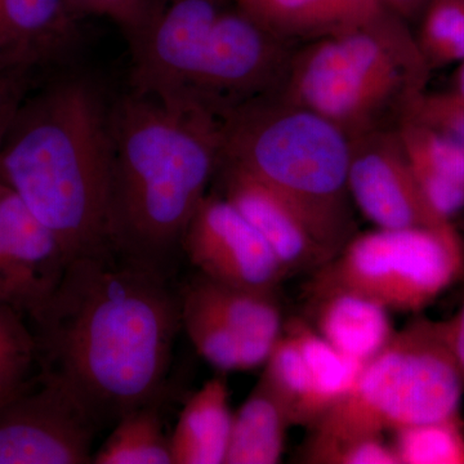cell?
<instances>
[{
    "label": "cell",
    "mask_w": 464,
    "mask_h": 464,
    "mask_svg": "<svg viewBox=\"0 0 464 464\" xmlns=\"http://www.w3.org/2000/svg\"><path fill=\"white\" fill-rule=\"evenodd\" d=\"M39 377L51 380L96 424H114L164 398L181 298L169 277L111 250L72 259L51 297L29 316Z\"/></svg>",
    "instance_id": "obj_1"
},
{
    "label": "cell",
    "mask_w": 464,
    "mask_h": 464,
    "mask_svg": "<svg viewBox=\"0 0 464 464\" xmlns=\"http://www.w3.org/2000/svg\"><path fill=\"white\" fill-rule=\"evenodd\" d=\"M224 118L124 94L110 106L106 235L118 257L169 277L221 158Z\"/></svg>",
    "instance_id": "obj_2"
},
{
    "label": "cell",
    "mask_w": 464,
    "mask_h": 464,
    "mask_svg": "<svg viewBox=\"0 0 464 464\" xmlns=\"http://www.w3.org/2000/svg\"><path fill=\"white\" fill-rule=\"evenodd\" d=\"M110 106L69 76L26 96L0 146V179L47 226L67 261L110 250Z\"/></svg>",
    "instance_id": "obj_3"
},
{
    "label": "cell",
    "mask_w": 464,
    "mask_h": 464,
    "mask_svg": "<svg viewBox=\"0 0 464 464\" xmlns=\"http://www.w3.org/2000/svg\"><path fill=\"white\" fill-rule=\"evenodd\" d=\"M125 36L130 92L219 118L282 87L292 60L288 41L221 0H150Z\"/></svg>",
    "instance_id": "obj_4"
},
{
    "label": "cell",
    "mask_w": 464,
    "mask_h": 464,
    "mask_svg": "<svg viewBox=\"0 0 464 464\" xmlns=\"http://www.w3.org/2000/svg\"><path fill=\"white\" fill-rule=\"evenodd\" d=\"M273 96L250 100L225 116L218 168L239 170L280 192L340 252L353 237L351 139L323 116Z\"/></svg>",
    "instance_id": "obj_5"
},
{
    "label": "cell",
    "mask_w": 464,
    "mask_h": 464,
    "mask_svg": "<svg viewBox=\"0 0 464 464\" xmlns=\"http://www.w3.org/2000/svg\"><path fill=\"white\" fill-rule=\"evenodd\" d=\"M430 67L406 23L324 36L290 60L282 85L289 102L323 116L348 137L400 119L424 92Z\"/></svg>",
    "instance_id": "obj_6"
},
{
    "label": "cell",
    "mask_w": 464,
    "mask_h": 464,
    "mask_svg": "<svg viewBox=\"0 0 464 464\" xmlns=\"http://www.w3.org/2000/svg\"><path fill=\"white\" fill-rule=\"evenodd\" d=\"M463 393L440 322L414 320L395 332L346 395L308 429L304 462L341 442L459 414Z\"/></svg>",
    "instance_id": "obj_7"
},
{
    "label": "cell",
    "mask_w": 464,
    "mask_h": 464,
    "mask_svg": "<svg viewBox=\"0 0 464 464\" xmlns=\"http://www.w3.org/2000/svg\"><path fill=\"white\" fill-rule=\"evenodd\" d=\"M464 273V246L447 228H375L353 235L310 284L342 286L389 311L420 313Z\"/></svg>",
    "instance_id": "obj_8"
},
{
    "label": "cell",
    "mask_w": 464,
    "mask_h": 464,
    "mask_svg": "<svg viewBox=\"0 0 464 464\" xmlns=\"http://www.w3.org/2000/svg\"><path fill=\"white\" fill-rule=\"evenodd\" d=\"M97 430L65 389L38 378L0 408V464L93 463Z\"/></svg>",
    "instance_id": "obj_9"
},
{
    "label": "cell",
    "mask_w": 464,
    "mask_h": 464,
    "mask_svg": "<svg viewBox=\"0 0 464 464\" xmlns=\"http://www.w3.org/2000/svg\"><path fill=\"white\" fill-rule=\"evenodd\" d=\"M181 253L213 282L276 292L288 276L273 249L234 204L207 194L181 240Z\"/></svg>",
    "instance_id": "obj_10"
},
{
    "label": "cell",
    "mask_w": 464,
    "mask_h": 464,
    "mask_svg": "<svg viewBox=\"0 0 464 464\" xmlns=\"http://www.w3.org/2000/svg\"><path fill=\"white\" fill-rule=\"evenodd\" d=\"M351 201L378 228H447L415 179L395 128L351 137Z\"/></svg>",
    "instance_id": "obj_11"
},
{
    "label": "cell",
    "mask_w": 464,
    "mask_h": 464,
    "mask_svg": "<svg viewBox=\"0 0 464 464\" xmlns=\"http://www.w3.org/2000/svg\"><path fill=\"white\" fill-rule=\"evenodd\" d=\"M222 194L267 241L286 274L317 271L338 249L295 204L239 170L218 168Z\"/></svg>",
    "instance_id": "obj_12"
},
{
    "label": "cell",
    "mask_w": 464,
    "mask_h": 464,
    "mask_svg": "<svg viewBox=\"0 0 464 464\" xmlns=\"http://www.w3.org/2000/svg\"><path fill=\"white\" fill-rule=\"evenodd\" d=\"M0 234L16 275L24 314L29 319L57 288L69 261L50 228L2 179Z\"/></svg>",
    "instance_id": "obj_13"
},
{
    "label": "cell",
    "mask_w": 464,
    "mask_h": 464,
    "mask_svg": "<svg viewBox=\"0 0 464 464\" xmlns=\"http://www.w3.org/2000/svg\"><path fill=\"white\" fill-rule=\"evenodd\" d=\"M241 11L284 41H316L348 30L406 23L382 0H235Z\"/></svg>",
    "instance_id": "obj_14"
},
{
    "label": "cell",
    "mask_w": 464,
    "mask_h": 464,
    "mask_svg": "<svg viewBox=\"0 0 464 464\" xmlns=\"http://www.w3.org/2000/svg\"><path fill=\"white\" fill-rule=\"evenodd\" d=\"M66 0H0V74L54 60L75 38Z\"/></svg>",
    "instance_id": "obj_15"
},
{
    "label": "cell",
    "mask_w": 464,
    "mask_h": 464,
    "mask_svg": "<svg viewBox=\"0 0 464 464\" xmlns=\"http://www.w3.org/2000/svg\"><path fill=\"white\" fill-rule=\"evenodd\" d=\"M179 293L207 308L237 334L246 351V371L265 365L284 328L275 292L227 285L199 274Z\"/></svg>",
    "instance_id": "obj_16"
},
{
    "label": "cell",
    "mask_w": 464,
    "mask_h": 464,
    "mask_svg": "<svg viewBox=\"0 0 464 464\" xmlns=\"http://www.w3.org/2000/svg\"><path fill=\"white\" fill-rule=\"evenodd\" d=\"M308 298L314 329L362 364L378 355L395 334L390 311L353 290L310 284Z\"/></svg>",
    "instance_id": "obj_17"
},
{
    "label": "cell",
    "mask_w": 464,
    "mask_h": 464,
    "mask_svg": "<svg viewBox=\"0 0 464 464\" xmlns=\"http://www.w3.org/2000/svg\"><path fill=\"white\" fill-rule=\"evenodd\" d=\"M396 136L424 198L451 221L464 209V146L414 119H400Z\"/></svg>",
    "instance_id": "obj_18"
},
{
    "label": "cell",
    "mask_w": 464,
    "mask_h": 464,
    "mask_svg": "<svg viewBox=\"0 0 464 464\" xmlns=\"http://www.w3.org/2000/svg\"><path fill=\"white\" fill-rule=\"evenodd\" d=\"M232 415L227 380L219 373L183 406L169 436L173 464H225Z\"/></svg>",
    "instance_id": "obj_19"
},
{
    "label": "cell",
    "mask_w": 464,
    "mask_h": 464,
    "mask_svg": "<svg viewBox=\"0 0 464 464\" xmlns=\"http://www.w3.org/2000/svg\"><path fill=\"white\" fill-rule=\"evenodd\" d=\"M292 426L282 402L258 381L232 415L225 464L279 463Z\"/></svg>",
    "instance_id": "obj_20"
},
{
    "label": "cell",
    "mask_w": 464,
    "mask_h": 464,
    "mask_svg": "<svg viewBox=\"0 0 464 464\" xmlns=\"http://www.w3.org/2000/svg\"><path fill=\"white\" fill-rule=\"evenodd\" d=\"M160 400L134 408L119 418L109 438L94 451L93 464H173Z\"/></svg>",
    "instance_id": "obj_21"
},
{
    "label": "cell",
    "mask_w": 464,
    "mask_h": 464,
    "mask_svg": "<svg viewBox=\"0 0 464 464\" xmlns=\"http://www.w3.org/2000/svg\"><path fill=\"white\" fill-rule=\"evenodd\" d=\"M262 383L282 402L293 426L311 429L322 417L315 384L301 350L284 331L264 365Z\"/></svg>",
    "instance_id": "obj_22"
},
{
    "label": "cell",
    "mask_w": 464,
    "mask_h": 464,
    "mask_svg": "<svg viewBox=\"0 0 464 464\" xmlns=\"http://www.w3.org/2000/svg\"><path fill=\"white\" fill-rule=\"evenodd\" d=\"M284 331L292 335L306 362L323 417L346 395L365 364L343 355L304 320L284 322Z\"/></svg>",
    "instance_id": "obj_23"
},
{
    "label": "cell",
    "mask_w": 464,
    "mask_h": 464,
    "mask_svg": "<svg viewBox=\"0 0 464 464\" xmlns=\"http://www.w3.org/2000/svg\"><path fill=\"white\" fill-rule=\"evenodd\" d=\"M414 34L430 70L464 61V0H430Z\"/></svg>",
    "instance_id": "obj_24"
},
{
    "label": "cell",
    "mask_w": 464,
    "mask_h": 464,
    "mask_svg": "<svg viewBox=\"0 0 464 464\" xmlns=\"http://www.w3.org/2000/svg\"><path fill=\"white\" fill-rule=\"evenodd\" d=\"M400 464H464V426L460 415L393 431Z\"/></svg>",
    "instance_id": "obj_25"
},
{
    "label": "cell",
    "mask_w": 464,
    "mask_h": 464,
    "mask_svg": "<svg viewBox=\"0 0 464 464\" xmlns=\"http://www.w3.org/2000/svg\"><path fill=\"white\" fill-rule=\"evenodd\" d=\"M181 298V326L197 353L218 373L246 371L243 343L218 317L191 299Z\"/></svg>",
    "instance_id": "obj_26"
},
{
    "label": "cell",
    "mask_w": 464,
    "mask_h": 464,
    "mask_svg": "<svg viewBox=\"0 0 464 464\" xmlns=\"http://www.w3.org/2000/svg\"><path fill=\"white\" fill-rule=\"evenodd\" d=\"M36 364L38 348L29 320L16 308L0 304V393L30 386Z\"/></svg>",
    "instance_id": "obj_27"
},
{
    "label": "cell",
    "mask_w": 464,
    "mask_h": 464,
    "mask_svg": "<svg viewBox=\"0 0 464 464\" xmlns=\"http://www.w3.org/2000/svg\"><path fill=\"white\" fill-rule=\"evenodd\" d=\"M404 116L429 125L464 146V102L449 92L424 91L409 105Z\"/></svg>",
    "instance_id": "obj_28"
},
{
    "label": "cell",
    "mask_w": 464,
    "mask_h": 464,
    "mask_svg": "<svg viewBox=\"0 0 464 464\" xmlns=\"http://www.w3.org/2000/svg\"><path fill=\"white\" fill-rule=\"evenodd\" d=\"M317 464H400L392 442L383 435L364 436L324 449L307 460Z\"/></svg>",
    "instance_id": "obj_29"
},
{
    "label": "cell",
    "mask_w": 464,
    "mask_h": 464,
    "mask_svg": "<svg viewBox=\"0 0 464 464\" xmlns=\"http://www.w3.org/2000/svg\"><path fill=\"white\" fill-rule=\"evenodd\" d=\"M30 72H32L16 70L0 74V146L21 103L29 93L32 83Z\"/></svg>",
    "instance_id": "obj_30"
},
{
    "label": "cell",
    "mask_w": 464,
    "mask_h": 464,
    "mask_svg": "<svg viewBox=\"0 0 464 464\" xmlns=\"http://www.w3.org/2000/svg\"><path fill=\"white\" fill-rule=\"evenodd\" d=\"M97 16L110 18L127 34L141 23L150 0H96Z\"/></svg>",
    "instance_id": "obj_31"
},
{
    "label": "cell",
    "mask_w": 464,
    "mask_h": 464,
    "mask_svg": "<svg viewBox=\"0 0 464 464\" xmlns=\"http://www.w3.org/2000/svg\"><path fill=\"white\" fill-rule=\"evenodd\" d=\"M0 304H9L24 314L16 275H14V266L2 234H0Z\"/></svg>",
    "instance_id": "obj_32"
},
{
    "label": "cell",
    "mask_w": 464,
    "mask_h": 464,
    "mask_svg": "<svg viewBox=\"0 0 464 464\" xmlns=\"http://www.w3.org/2000/svg\"><path fill=\"white\" fill-rule=\"evenodd\" d=\"M442 335L464 381V302L450 319L442 320Z\"/></svg>",
    "instance_id": "obj_33"
},
{
    "label": "cell",
    "mask_w": 464,
    "mask_h": 464,
    "mask_svg": "<svg viewBox=\"0 0 464 464\" xmlns=\"http://www.w3.org/2000/svg\"><path fill=\"white\" fill-rule=\"evenodd\" d=\"M387 8L398 14L402 20H418L420 12L430 0H382Z\"/></svg>",
    "instance_id": "obj_34"
},
{
    "label": "cell",
    "mask_w": 464,
    "mask_h": 464,
    "mask_svg": "<svg viewBox=\"0 0 464 464\" xmlns=\"http://www.w3.org/2000/svg\"><path fill=\"white\" fill-rule=\"evenodd\" d=\"M72 16H97L96 0H66Z\"/></svg>",
    "instance_id": "obj_35"
},
{
    "label": "cell",
    "mask_w": 464,
    "mask_h": 464,
    "mask_svg": "<svg viewBox=\"0 0 464 464\" xmlns=\"http://www.w3.org/2000/svg\"><path fill=\"white\" fill-rule=\"evenodd\" d=\"M451 96L464 102V61L458 63L456 74H454L453 84L450 90L448 91Z\"/></svg>",
    "instance_id": "obj_36"
},
{
    "label": "cell",
    "mask_w": 464,
    "mask_h": 464,
    "mask_svg": "<svg viewBox=\"0 0 464 464\" xmlns=\"http://www.w3.org/2000/svg\"><path fill=\"white\" fill-rule=\"evenodd\" d=\"M29 387V386H27ZM26 387V389H27ZM26 389L17 391V392H11V393H0V408H2L3 405L7 404L9 400H12L14 398H16L18 393L23 392V391H25Z\"/></svg>",
    "instance_id": "obj_37"
}]
</instances>
